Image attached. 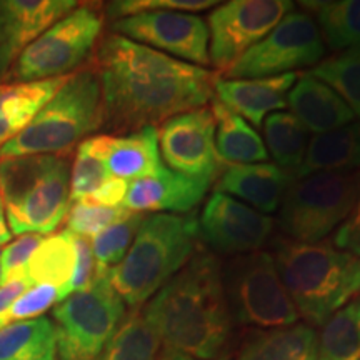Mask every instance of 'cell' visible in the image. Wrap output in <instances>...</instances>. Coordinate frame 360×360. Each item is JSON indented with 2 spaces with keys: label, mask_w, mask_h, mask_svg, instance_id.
<instances>
[{
  "label": "cell",
  "mask_w": 360,
  "mask_h": 360,
  "mask_svg": "<svg viewBox=\"0 0 360 360\" xmlns=\"http://www.w3.org/2000/svg\"><path fill=\"white\" fill-rule=\"evenodd\" d=\"M102 129L135 132L202 109L215 80L204 67L187 64L122 35L103 39L97 53Z\"/></svg>",
  "instance_id": "1"
},
{
  "label": "cell",
  "mask_w": 360,
  "mask_h": 360,
  "mask_svg": "<svg viewBox=\"0 0 360 360\" xmlns=\"http://www.w3.org/2000/svg\"><path fill=\"white\" fill-rule=\"evenodd\" d=\"M165 350L215 360L231 337L222 269L212 252L197 249L143 310Z\"/></svg>",
  "instance_id": "2"
},
{
  "label": "cell",
  "mask_w": 360,
  "mask_h": 360,
  "mask_svg": "<svg viewBox=\"0 0 360 360\" xmlns=\"http://www.w3.org/2000/svg\"><path fill=\"white\" fill-rule=\"evenodd\" d=\"M274 260L299 317L310 327L323 326L360 295V259L330 244H300L281 237Z\"/></svg>",
  "instance_id": "3"
},
{
  "label": "cell",
  "mask_w": 360,
  "mask_h": 360,
  "mask_svg": "<svg viewBox=\"0 0 360 360\" xmlns=\"http://www.w3.org/2000/svg\"><path fill=\"white\" fill-rule=\"evenodd\" d=\"M199 236L195 214L143 215L127 255L107 272L124 304L137 309L154 297L195 254Z\"/></svg>",
  "instance_id": "4"
},
{
  "label": "cell",
  "mask_w": 360,
  "mask_h": 360,
  "mask_svg": "<svg viewBox=\"0 0 360 360\" xmlns=\"http://www.w3.org/2000/svg\"><path fill=\"white\" fill-rule=\"evenodd\" d=\"M0 197L12 236L52 233L70 207V164L64 155L0 159Z\"/></svg>",
  "instance_id": "5"
},
{
  "label": "cell",
  "mask_w": 360,
  "mask_h": 360,
  "mask_svg": "<svg viewBox=\"0 0 360 360\" xmlns=\"http://www.w3.org/2000/svg\"><path fill=\"white\" fill-rule=\"evenodd\" d=\"M102 129V90L97 70L70 75L24 132L0 148V159L62 155Z\"/></svg>",
  "instance_id": "6"
},
{
  "label": "cell",
  "mask_w": 360,
  "mask_h": 360,
  "mask_svg": "<svg viewBox=\"0 0 360 360\" xmlns=\"http://www.w3.org/2000/svg\"><path fill=\"white\" fill-rule=\"evenodd\" d=\"M359 170L317 172L294 179L278 212L282 237L300 244H319L339 229L352 210Z\"/></svg>",
  "instance_id": "7"
},
{
  "label": "cell",
  "mask_w": 360,
  "mask_h": 360,
  "mask_svg": "<svg viewBox=\"0 0 360 360\" xmlns=\"http://www.w3.org/2000/svg\"><path fill=\"white\" fill-rule=\"evenodd\" d=\"M222 283L229 314L237 323L267 330L299 322L269 252L236 255L222 269Z\"/></svg>",
  "instance_id": "8"
},
{
  "label": "cell",
  "mask_w": 360,
  "mask_h": 360,
  "mask_svg": "<svg viewBox=\"0 0 360 360\" xmlns=\"http://www.w3.org/2000/svg\"><path fill=\"white\" fill-rule=\"evenodd\" d=\"M125 304L107 274L74 292L53 309L58 360H98L120 327Z\"/></svg>",
  "instance_id": "9"
},
{
  "label": "cell",
  "mask_w": 360,
  "mask_h": 360,
  "mask_svg": "<svg viewBox=\"0 0 360 360\" xmlns=\"http://www.w3.org/2000/svg\"><path fill=\"white\" fill-rule=\"evenodd\" d=\"M102 27L103 15L98 8L75 7L20 53L6 80L39 82L65 77L89 57Z\"/></svg>",
  "instance_id": "10"
},
{
  "label": "cell",
  "mask_w": 360,
  "mask_h": 360,
  "mask_svg": "<svg viewBox=\"0 0 360 360\" xmlns=\"http://www.w3.org/2000/svg\"><path fill=\"white\" fill-rule=\"evenodd\" d=\"M323 56L326 44L315 20L307 13L292 11L225 74L229 79L276 77L315 67Z\"/></svg>",
  "instance_id": "11"
},
{
  "label": "cell",
  "mask_w": 360,
  "mask_h": 360,
  "mask_svg": "<svg viewBox=\"0 0 360 360\" xmlns=\"http://www.w3.org/2000/svg\"><path fill=\"white\" fill-rule=\"evenodd\" d=\"M294 2L289 0H232L209 15V60L224 74L249 49L272 32Z\"/></svg>",
  "instance_id": "12"
},
{
  "label": "cell",
  "mask_w": 360,
  "mask_h": 360,
  "mask_svg": "<svg viewBox=\"0 0 360 360\" xmlns=\"http://www.w3.org/2000/svg\"><path fill=\"white\" fill-rule=\"evenodd\" d=\"M117 35L192 65L209 64V29L187 12L155 11L114 20Z\"/></svg>",
  "instance_id": "13"
},
{
  "label": "cell",
  "mask_w": 360,
  "mask_h": 360,
  "mask_svg": "<svg viewBox=\"0 0 360 360\" xmlns=\"http://www.w3.org/2000/svg\"><path fill=\"white\" fill-rule=\"evenodd\" d=\"M159 148L170 170L214 182L219 175L215 120L210 109L184 112L160 125Z\"/></svg>",
  "instance_id": "14"
},
{
  "label": "cell",
  "mask_w": 360,
  "mask_h": 360,
  "mask_svg": "<svg viewBox=\"0 0 360 360\" xmlns=\"http://www.w3.org/2000/svg\"><path fill=\"white\" fill-rule=\"evenodd\" d=\"M274 231V220L244 202L214 192L202 210L199 232L214 250L225 255L259 252Z\"/></svg>",
  "instance_id": "15"
},
{
  "label": "cell",
  "mask_w": 360,
  "mask_h": 360,
  "mask_svg": "<svg viewBox=\"0 0 360 360\" xmlns=\"http://www.w3.org/2000/svg\"><path fill=\"white\" fill-rule=\"evenodd\" d=\"M79 4L75 0H2L0 2V80L20 53Z\"/></svg>",
  "instance_id": "16"
},
{
  "label": "cell",
  "mask_w": 360,
  "mask_h": 360,
  "mask_svg": "<svg viewBox=\"0 0 360 360\" xmlns=\"http://www.w3.org/2000/svg\"><path fill=\"white\" fill-rule=\"evenodd\" d=\"M212 186L209 180L187 177L162 167L159 172L132 180L122 207L135 214H177L184 215L204 200Z\"/></svg>",
  "instance_id": "17"
},
{
  "label": "cell",
  "mask_w": 360,
  "mask_h": 360,
  "mask_svg": "<svg viewBox=\"0 0 360 360\" xmlns=\"http://www.w3.org/2000/svg\"><path fill=\"white\" fill-rule=\"evenodd\" d=\"M299 79L295 74L260 79H217L214 90L219 102L255 127L274 110L287 107V94Z\"/></svg>",
  "instance_id": "18"
},
{
  "label": "cell",
  "mask_w": 360,
  "mask_h": 360,
  "mask_svg": "<svg viewBox=\"0 0 360 360\" xmlns=\"http://www.w3.org/2000/svg\"><path fill=\"white\" fill-rule=\"evenodd\" d=\"M292 180L294 179L281 167L267 162L229 165L217 175L215 192L231 195L267 215L281 207Z\"/></svg>",
  "instance_id": "19"
},
{
  "label": "cell",
  "mask_w": 360,
  "mask_h": 360,
  "mask_svg": "<svg viewBox=\"0 0 360 360\" xmlns=\"http://www.w3.org/2000/svg\"><path fill=\"white\" fill-rule=\"evenodd\" d=\"M287 105L290 114L314 135L330 132L357 120L334 90L310 74L297 79L287 94Z\"/></svg>",
  "instance_id": "20"
},
{
  "label": "cell",
  "mask_w": 360,
  "mask_h": 360,
  "mask_svg": "<svg viewBox=\"0 0 360 360\" xmlns=\"http://www.w3.org/2000/svg\"><path fill=\"white\" fill-rule=\"evenodd\" d=\"M69 77L0 84V148L24 132Z\"/></svg>",
  "instance_id": "21"
},
{
  "label": "cell",
  "mask_w": 360,
  "mask_h": 360,
  "mask_svg": "<svg viewBox=\"0 0 360 360\" xmlns=\"http://www.w3.org/2000/svg\"><path fill=\"white\" fill-rule=\"evenodd\" d=\"M317 330L307 323L252 332L242 342L237 360H315Z\"/></svg>",
  "instance_id": "22"
},
{
  "label": "cell",
  "mask_w": 360,
  "mask_h": 360,
  "mask_svg": "<svg viewBox=\"0 0 360 360\" xmlns=\"http://www.w3.org/2000/svg\"><path fill=\"white\" fill-rule=\"evenodd\" d=\"M360 169V120L330 132L315 134L294 179L317 172Z\"/></svg>",
  "instance_id": "23"
},
{
  "label": "cell",
  "mask_w": 360,
  "mask_h": 360,
  "mask_svg": "<svg viewBox=\"0 0 360 360\" xmlns=\"http://www.w3.org/2000/svg\"><path fill=\"white\" fill-rule=\"evenodd\" d=\"M162 155L157 127H143L122 137H112L107 169L112 177L137 180L159 172Z\"/></svg>",
  "instance_id": "24"
},
{
  "label": "cell",
  "mask_w": 360,
  "mask_h": 360,
  "mask_svg": "<svg viewBox=\"0 0 360 360\" xmlns=\"http://www.w3.org/2000/svg\"><path fill=\"white\" fill-rule=\"evenodd\" d=\"M215 120V148L219 160L231 165L260 164L269 159V152L260 135L247 120L220 103L212 102Z\"/></svg>",
  "instance_id": "25"
},
{
  "label": "cell",
  "mask_w": 360,
  "mask_h": 360,
  "mask_svg": "<svg viewBox=\"0 0 360 360\" xmlns=\"http://www.w3.org/2000/svg\"><path fill=\"white\" fill-rule=\"evenodd\" d=\"M75 270V249L72 233L62 231L45 237L25 267V277L32 285H53L70 295L69 283Z\"/></svg>",
  "instance_id": "26"
},
{
  "label": "cell",
  "mask_w": 360,
  "mask_h": 360,
  "mask_svg": "<svg viewBox=\"0 0 360 360\" xmlns=\"http://www.w3.org/2000/svg\"><path fill=\"white\" fill-rule=\"evenodd\" d=\"M0 360H58L53 322L37 317L0 328Z\"/></svg>",
  "instance_id": "27"
},
{
  "label": "cell",
  "mask_w": 360,
  "mask_h": 360,
  "mask_svg": "<svg viewBox=\"0 0 360 360\" xmlns=\"http://www.w3.org/2000/svg\"><path fill=\"white\" fill-rule=\"evenodd\" d=\"M264 135L277 167L292 179L302 165L309 147V132L290 112L278 110L264 120Z\"/></svg>",
  "instance_id": "28"
},
{
  "label": "cell",
  "mask_w": 360,
  "mask_h": 360,
  "mask_svg": "<svg viewBox=\"0 0 360 360\" xmlns=\"http://www.w3.org/2000/svg\"><path fill=\"white\" fill-rule=\"evenodd\" d=\"M315 360H360V297L323 323L317 334Z\"/></svg>",
  "instance_id": "29"
},
{
  "label": "cell",
  "mask_w": 360,
  "mask_h": 360,
  "mask_svg": "<svg viewBox=\"0 0 360 360\" xmlns=\"http://www.w3.org/2000/svg\"><path fill=\"white\" fill-rule=\"evenodd\" d=\"M315 13L323 44L332 51H347L360 45V0L304 2Z\"/></svg>",
  "instance_id": "30"
},
{
  "label": "cell",
  "mask_w": 360,
  "mask_h": 360,
  "mask_svg": "<svg viewBox=\"0 0 360 360\" xmlns=\"http://www.w3.org/2000/svg\"><path fill=\"white\" fill-rule=\"evenodd\" d=\"M112 135H94L79 143L70 167V204L84 200L105 184L112 175L107 169V154Z\"/></svg>",
  "instance_id": "31"
},
{
  "label": "cell",
  "mask_w": 360,
  "mask_h": 360,
  "mask_svg": "<svg viewBox=\"0 0 360 360\" xmlns=\"http://www.w3.org/2000/svg\"><path fill=\"white\" fill-rule=\"evenodd\" d=\"M160 339L142 312L120 323L98 360H159Z\"/></svg>",
  "instance_id": "32"
},
{
  "label": "cell",
  "mask_w": 360,
  "mask_h": 360,
  "mask_svg": "<svg viewBox=\"0 0 360 360\" xmlns=\"http://www.w3.org/2000/svg\"><path fill=\"white\" fill-rule=\"evenodd\" d=\"M309 74L334 90L360 120V53L355 49L319 62Z\"/></svg>",
  "instance_id": "33"
},
{
  "label": "cell",
  "mask_w": 360,
  "mask_h": 360,
  "mask_svg": "<svg viewBox=\"0 0 360 360\" xmlns=\"http://www.w3.org/2000/svg\"><path fill=\"white\" fill-rule=\"evenodd\" d=\"M143 214L130 212L127 217L103 229L101 233L92 237V254L96 259L97 276L107 274L112 267L122 262L132 245L135 233L141 227Z\"/></svg>",
  "instance_id": "34"
},
{
  "label": "cell",
  "mask_w": 360,
  "mask_h": 360,
  "mask_svg": "<svg viewBox=\"0 0 360 360\" xmlns=\"http://www.w3.org/2000/svg\"><path fill=\"white\" fill-rule=\"evenodd\" d=\"M130 210L124 207H101L79 200L72 202L67 212V229L70 233L79 237H96L103 229L127 217Z\"/></svg>",
  "instance_id": "35"
},
{
  "label": "cell",
  "mask_w": 360,
  "mask_h": 360,
  "mask_svg": "<svg viewBox=\"0 0 360 360\" xmlns=\"http://www.w3.org/2000/svg\"><path fill=\"white\" fill-rule=\"evenodd\" d=\"M65 299L60 289L53 285H32L22 294L6 315V326L13 322L32 321L52 309L53 305L60 304ZM4 326V327H6Z\"/></svg>",
  "instance_id": "36"
},
{
  "label": "cell",
  "mask_w": 360,
  "mask_h": 360,
  "mask_svg": "<svg viewBox=\"0 0 360 360\" xmlns=\"http://www.w3.org/2000/svg\"><path fill=\"white\" fill-rule=\"evenodd\" d=\"M214 6H217L215 0H117L107 6V13L110 19L119 20L142 12L174 11L192 13L207 11Z\"/></svg>",
  "instance_id": "37"
},
{
  "label": "cell",
  "mask_w": 360,
  "mask_h": 360,
  "mask_svg": "<svg viewBox=\"0 0 360 360\" xmlns=\"http://www.w3.org/2000/svg\"><path fill=\"white\" fill-rule=\"evenodd\" d=\"M44 236L39 233H25L19 236L15 240L11 242L6 249L0 252V262H2L4 278L12 281V278L25 276V267L35 249L42 244Z\"/></svg>",
  "instance_id": "38"
},
{
  "label": "cell",
  "mask_w": 360,
  "mask_h": 360,
  "mask_svg": "<svg viewBox=\"0 0 360 360\" xmlns=\"http://www.w3.org/2000/svg\"><path fill=\"white\" fill-rule=\"evenodd\" d=\"M72 240H74L75 249V270L69 283V292L74 294V292L87 289L92 283L97 276V267L92 254V244H90L89 238L72 233Z\"/></svg>",
  "instance_id": "39"
},
{
  "label": "cell",
  "mask_w": 360,
  "mask_h": 360,
  "mask_svg": "<svg viewBox=\"0 0 360 360\" xmlns=\"http://www.w3.org/2000/svg\"><path fill=\"white\" fill-rule=\"evenodd\" d=\"M334 245L339 250L360 257V170H359V187L354 207L349 217L342 222L334 236Z\"/></svg>",
  "instance_id": "40"
},
{
  "label": "cell",
  "mask_w": 360,
  "mask_h": 360,
  "mask_svg": "<svg viewBox=\"0 0 360 360\" xmlns=\"http://www.w3.org/2000/svg\"><path fill=\"white\" fill-rule=\"evenodd\" d=\"M127 188L129 182H125L122 179L110 177L105 184H102L96 192L90 193L89 197H85L84 202L101 207H112V209H114V207H122Z\"/></svg>",
  "instance_id": "41"
},
{
  "label": "cell",
  "mask_w": 360,
  "mask_h": 360,
  "mask_svg": "<svg viewBox=\"0 0 360 360\" xmlns=\"http://www.w3.org/2000/svg\"><path fill=\"white\" fill-rule=\"evenodd\" d=\"M29 287H32V283L29 282V278L25 276L7 281L2 287H0V328L6 326V315L8 312V309L12 307V304L15 302Z\"/></svg>",
  "instance_id": "42"
},
{
  "label": "cell",
  "mask_w": 360,
  "mask_h": 360,
  "mask_svg": "<svg viewBox=\"0 0 360 360\" xmlns=\"http://www.w3.org/2000/svg\"><path fill=\"white\" fill-rule=\"evenodd\" d=\"M12 240V232L8 229L7 217H6V209H4L2 197H0V247H4Z\"/></svg>",
  "instance_id": "43"
},
{
  "label": "cell",
  "mask_w": 360,
  "mask_h": 360,
  "mask_svg": "<svg viewBox=\"0 0 360 360\" xmlns=\"http://www.w3.org/2000/svg\"><path fill=\"white\" fill-rule=\"evenodd\" d=\"M159 360H199V359H193V357H188V355L164 349V352L159 355ZM215 360H227V359H215Z\"/></svg>",
  "instance_id": "44"
},
{
  "label": "cell",
  "mask_w": 360,
  "mask_h": 360,
  "mask_svg": "<svg viewBox=\"0 0 360 360\" xmlns=\"http://www.w3.org/2000/svg\"><path fill=\"white\" fill-rule=\"evenodd\" d=\"M6 283V278H4V272H2V262H0V287Z\"/></svg>",
  "instance_id": "45"
},
{
  "label": "cell",
  "mask_w": 360,
  "mask_h": 360,
  "mask_svg": "<svg viewBox=\"0 0 360 360\" xmlns=\"http://www.w3.org/2000/svg\"><path fill=\"white\" fill-rule=\"evenodd\" d=\"M352 49H355V51H357V52L360 53V45H357V47H352Z\"/></svg>",
  "instance_id": "46"
}]
</instances>
